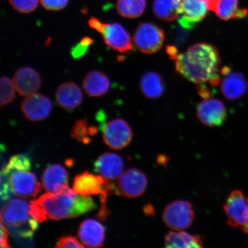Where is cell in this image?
Segmentation results:
<instances>
[{
    "label": "cell",
    "instance_id": "cell-1",
    "mask_svg": "<svg viewBox=\"0 0 248 248\" xmlns=\"http://www.w3.org/2000/svg\"><path fill=\"white\" fill-rule=\"evenodd\" d=\"M94 201L89 197L78 194L69 186L57 193L43 194L30 201V214L36 221L75 218L95 209Z\"/></svg>",
    "mask_w": 248,
    "mask_h": 248
},
{
    "label": "cell",
    "instance_id": "cell-2",
    "mask_svg": "<svg viewBox=\"0 0 248 248\" xmlns=\"http://www.w3.org/2000/svg\"><path fill=\"white\" fill-rule=\"evenodd\" d=\"M175 69L185 78L195 83L209 82L216 86L221 59L218 49L210 43H197L175 59Z\"/></svg>",
    "mask_w": 248,
    "mask_h": 248
},
{
    "label": "cell",
    "instance_id": "cell-3",
    "mask_svg": "<svg viewBox=\"0 0 248 248\" xmlns=\"http://www.w3.org/2000/svg\"><path fill=\"white\" fill-rule=\"evenodd\" d=\"M30 204L13 199L5 203L1 209V223L15 236L31 239L38 228V222L30 214Z\"/></svg>",
    "mask_w": 248,
    "mask_h": 248
},
{
    "label": "cell",
    "instance_id": "cell-4",
    "mask_svg": "<svg viewBox=\"0 0 248 248\" xmlns=\"http://www.w3.org/2000/svg\"><path fill=\"white\" fill-rule=\"evenodd\" d=\"M1 177L8 183L12 194L21 198L36 197L42 191L41 184L30 170H15L1 172Z\"/></svg>",
    "mask_w": 248,
    "mask_h": 248
},
{
    "label": "cell",
    "instance_id": "cell-5",
    "mask_svg": "<svg viewBox=\"0 0 248 248\" xmlns=\"http://www.w3.org/2000/svg\"><path fill=\"white\" fill-rule=\"evenodd\" d=\"M165 39L164 31L155 24L145 22L139 25L133 35V42L142 53H155L162 47Z\"/></svg>",
    "mask_w": 248,
    "mask_h": 248
},
{
    "label": "cell",
    "instance_id": "cell-6",
    "mask_svg": "<svg viewBox=\"0 0 248 248\" xmlns=\"http://www.w3.org/2000/svg\"><path fill=\"white\" fill-rule=\"evenodd\" d=\"M194 218V211L190 202L176 201L167 206L163 213L166 225L174 231H183L191 225Z\"/></svg>",
    "mask_w": 248,
    "mask_h": 248
},
{
    "label": "cell",
    "instance_id": "cell-7",
    "mask_svg": "<svg viewBox=\"0 0 248 248\" xmlns=\"http://www.w3.org/2000/svg\"><path fill=\"white\" fill-rule=\"evenodd\" d=\"M102 137L108 146L119 150L128 146L131 142L133 132L125 120L114 119L102 125Z\"/></svg>",
    "mask_w": 248,
    "mask_h": 248
},
{
    "label": "cell",
    "instance_id": "cell-8",
    "mask_svg": "<svg viewBox=\"0 0 248 248\" xmlns=\"http://www.w3.org/2000/svg\"><path fill=\"white\" fill-rule=\"evenodd\" d=\"M228 225L241 229L246 225L248 215V200L239 190L232 191L224 206Z\"/></svg>",
    "mask_w": 248,
    "mask_h": 248
},
{
    "label": "cell",
    "instance_id": "cell-9",
    "mask_svg": "<svg viewBox=\"0 0 248 248\" xmlns=\"http://www.w3.org/2000/svg\"><path fill=\"white\" fill-rule=\"evenodd\" d=\"M211 7L212 0H182L179 23L185 29H192L206 17Z\"/></svg>",
    "mask_w": 248,
    "mask_h": 248
},
{
    "label": "cell",
    "instance_id": "cell-10",
    "mask_svg": "<svg viewBox=\"0 0 248 248\" xmlns=\"http://www.w3.org/2000/svg\"><path fill=\"white\" fill-rule=\"evenodd\" d=\"M147 185V176L141 170L135 168L129 169L120 176L118 193L126 198H138L144 194Z\"/></svg>",
    "mask_w": 248,
    "mask_h": 248
},
{
    "label": "cell",
    "instance_id": "cell-11",
    "mask_svg": "<svg viewBox=\"0 0 248 248\" xmlns=\"http://www.w3.org/2000/svg\"><path fill=\"white\" fill-rule=\"evenodd\" d=\"M198 119L209 127L220 126L224 123L227 111L221 101L215 98H207L198 104L197 108Z\"/></svg>",
    "mask_w": 248,
    "mask_h": 248
},
{
    "label": "cell",
    "instance_id": "cell-12",
    "mask_svg": "<svg viewBox=\"0 0 248 248\" xmlns=\"http://www.w3.org/2000/svg\"><path fill=\"white\" fill-rule=\"evenodd\" d=\"M101 34L105 44L113 50L121 53L132 51L131 36L122 24L118 23H104Z\"/></svg>",
    "mask_w": 248,
    "mask_h": 248
},
{
    "label": "cell",
    "instance_id": "cell-13",
    "mask_svg": "<svg viewBox=\"0 0 248 248\" xmlns=\"http://www.w3.org/2000/svg\"><path fill=\"white\" fill-rule=\"evenodd\" d=\"M52 108V102L46 96L35 93L27 96L21 105L25 117L32 122H38L47 118Z\"/></svg>",
    "mask_w": 248,
    "mask_h": 248
},
{
    "label": "cell",
    "instance_id": "cell-14",
    "mask_svg": "<svg viewBox=\"0 0 248 248\" xmlns=\"http://www.w3.org/2000/svg\"><path fill=\"white\" fill-rule=\"evenodd\" d=\"M220 72L224 76L221 82V91L228 100H237L247 92L248 82L243 74L232 72L230 68L226 66L222 68Z\"/></svg>",
    "mask_w": 248,
    "mask_h": 248
},
{
    "label": "cell",
    "instance_id": "cell-15",
    "mask_svg": "<svg viewBox=\"0 0 248 248\" xmlns=\"http://www.w3.org/2000/svg\"><path fill=\"white\" fill-rule=\"evenodd\" d=\"M13 82L17 92L27 97L35 94L41 86V78L37 71L29 67L20 68L14 74Z\"/></svg>",
    "mask_w": 248,
    "mask_h": 248
},
{
    "label": "cell",
    "instance_id": "cell-16",
    "mask_svg": "<svg viewBox=\"0 0 248 248\" xmlns=\"http://www.w3.org/2000/svg\"><path fill=\"white\" fill-rule=\"evenodd\" d=\"M95 170L107 181L113 182L122 175L123 160L119 155L106 153L101 155L94 164Z\"/></svg>",
    "mask_w": 248,
    "mask_h": 248
},
{
    "label": "cell",
    "instance_id": "cell-17",
    "mask_svg": "<svg viewBox=\"0 0 248 248\" xmlns=\"http://www.w3.org/2000/svg\"><path fill=\"white\" fill-rule=\"evenodd\" d=\"M105 229L94 219H88L80 225L78 235L86 247L98 248L103 246Z\"/></svg>",
    "mask_w": 248,
    "mask_h": 248
},
{
    "label": "cell",
    "instance_id": "cell-18",
    "mask_svg": "<svg viewBox=\"0 0 248 248\" xmlns=\"http://www.w3.org/2000/svg\"><path fill=\"white\" fill-rule=\"evenodd\" d=\"M73 190L78 194L89 197L107 193L104 191V179L85 171L78 175L74 179Z\"/></svg>",
    "mask_w": 248,
    "mask_h": 248
},
{
    "label": "cell",
    "instance_id": "cell-19",
    "mask_svg": "<svg viewBox=\"0 0 248 248\" xmlns=\"http://www.w3.org/2000/svg\"><path fill=\"white\" fill-rule=\"evenodd\" d=\"M55 97L60 107L67 110L75 109L83 100L81 90L74 82L62 83L56 92Z\"/></svg>",
    "mask_w": 248,
    "mask_h": 248
},
{
    "label": "cell",
    "instance_id": "cell-20",
    "mask_svg": "<svg viewBox=\"0 0 248 248\" xmlns=\"http://www.w3.org/2000/svg\"><path fill=\"white\" fill-rule=\"evenodd\" d=\"M82 85L87 94L93 97H99L109 91L110 81L104 73L93 70L86 74Z\"/></svg>",
    "mask_w": 248,
    "mask_h": 248
},
{
    "label": "cell",
    "instance_id": "cell-21",
    "mask_svg": "<svg viewBox=\"0 0 248 248\" xmlns=\"http://www.w3.org/2000/svg\"><path fill=\"white\" fill-rule=\"evenodd\" d=\"M69 174L66 169L59 164L49 166L43 172L42 185L45 190L56 193L62 187L68 186Z\"/></svg>",
    "mask_w": 248,
    "mask_h": 248
},
{
    "label": "cell",
    "instance_id": "cell-22",
    "mask_svg": "<svg viewBox=\"0 0 248 248\" xmlns=\"http://www.w3.org/2000/svg\"><path fill=\"white\" fill-rule=\"evenodd\" d=\"M211 10L225 21L244 18L248 14V9L238 7V0H212Z\"/></svg>",
    "mask_w": 248,
    "mask_h": 248
},
{
    "label": "cell",
    "instance_id": "cell-23",
    "mask_svg": "<svg viewBox=\"0 0 248 248\" xmlns=\"http://www.w3.org/2000/svg\"><path fill=\"white\" fill-rule=\"evenodd\" d=\"M164 244L166 248H198L203 247V241L197 235H192L182 231L170 232L166 235Z\"/></svg>",
    "mask_w": 248,
    "mask_h": 248
},
{
    "label": "cell",
    "instance_id": "cell-24",
    "mask_svg": "<svg viewBox=\"0 0 248 248\" xmlns=\"http://www.w3.org/2000/svg\"><path fill=\"white\" fill-rule=\"evenodd\" d=\"M140 86L145 97L153 100L160 97L165 91L163 78L154 71L145 73L142 77Z\"/></svg>",
    "mask_w": 248,
    "mask_h": 248
},
{
    "label": "cell",
    "instance_id": "cell-25",
    "mask_svg": "<svg viewBox=\"0 0 248 248\" xmlns=\"http://www.w3.org/2000/svg\"><path fill=\"white\" fill-rule=\"evenodd\" d=\"M182 0H154L153 11L155 16L164 21H173L181 15Z\"/></svg>",
    "mask_w": 248,
    "mask_h": 248
},
{
    "label": "cell",
    "instance_id": "cell-26",
    "mask_svg": "<svg viewBox=\"0 0 248 248\" xmlns=\"http://www.w3.org/2000/svg\"><path fill=\"white\" fill-rule=\"evenodd\" d=\"M146 4V0H117L116 8L122 16L135 18L144 13Z\"/></svg>",
    "mask_w": 248,
    "mask_h": 248
},
{
    "label": "cell",
    "instance_id": "cell-27",
    "mask_svg": "<svg viewBox=\"0 0 248 248\" xmlns=\"http://www.w3.org/2000/svg\"><path fill=\"white\" fill-rule=\"evenodd\" d=\"M97 133L95 126H89L86 118L77 120L71 130V137L83 144H88L91 141V137Z\"/></svg>",
    "mask_w": 248,
    "mask_h": 248
},
{
    "label": "cell",
    "instance_id": "cell-28",
    "mask_svg": "<svg viewBox=\"0 0 248 248\" xmlns=\"http://www.w3.org/2000/svg\"><path fill=\"white\" fill-rule=\"evenodd\" d=\"M0 85H1L0 106L4 107L15 100V92L16 90L14 82L7 77H1Z\"/></svg>",
    "mask_w": 248,
    "mask_h": 248
},
{
    "label": "cell",
    "instance_id": "cell-29",
    "mask_svg": "<svg viewBox=\"0 0 248 248\" xmlns=\"http://www.w3.org/2000/svg\"><path fill=\"white\" fill-rule=\"evenodd\" d=\"M30 158L26 155L19 154L12 156L8 163L1 170V172H7L15 170H30L31 168Z\"/></svg>",
    "mask_w": 248,
    "mask_h": 248
},
{
    "label": "cell",
    "instance_id": "cell-30",
    "mask_svg": "<svg viewBox=\"0 0 248 248\" xmlns=\"http://www.w3.org/2000/svg\"><path fill=\"white\" fill-rule=\"evenodd\" d=\"M40 0H9L11 5L20 13L29 14L38 7Z\"/></svg>",
    "mask_w": 248,
    "mask_h": 248
},
{
    "label": "cell",
    "instance_id": "cell-31",
    "mask_svg": "<svg viewBox=\"0 0 248 248\" xmlns=\"http://www.w3.org/2000/svg\"><path fill=\"white\" fill-rule=\"evenodd\" d=\"M40 1L46 10L57 11L66 7L69 0H40Z\"/></svg>",
    "mask_w": 248,
    "mask_h": 248
},
{
    "label": "cell",
    "instance_id": "cell-32",
    "mask_svg": "<svg viewBox=\"0 0 248 248\" xmlns=\"http://www.w3.org/2000/svg\"><path fill=\"white\" fill-rule=\"evenodd\" d=\"M84 245H82L73 236H64L58 240L55 248H84Z\"/></svg>",
    "mask_w": 248,
    "mask_h": 248
},
{
    "label": "cell",
    "instance_id": "cell-33",
    "mask_svg": "<svg viewBox=\"0 0 248 248\" xmlns=\"http://www.w3.org/2000/svg\"><path fill=\"white\" fill-rule=\"evenodd\" d=\"M89 46H86L80 41L76 45L74 46L71 49V55L74 59L80 58L85 55L88 52Z\"/></svg>",
    "mask_w": 248,
    "mask_h": 248
},
{
    "label": "cell",
    "instance_id": "cell-34",
    "mask_svg": "<svg viewBox=\"0 0 248 248\" xmlns=\"http://www.w3.org/2000/svg\"><path fill=\"white\" fill-rule=\"evenodd\" d=\"M197 92L201 97L204 99H207L212 97L213 93L212 91H211V89L205 84V83H198Z\"/></svg>",
    "mask_w": 248,
    "mask_h": 248
},
{
    "label": "cell",
    "instance_id": "cell-35",
    "mask_svg": "<svg viewBox=\"0 0 248 248\" xmlns=\"http://www.w3.org/2000/svg\"><path fill=\"white\" fill-rule=\"evenodd\" d=\"M90 27L101 33L104 29V23L96 17H91L88 21Z\"/></svg>",
    "mask_w": 248,
    "mask_h": 248
},
{
    "label": "cell",
    "instance_id": "cell-36",
    "mask_svg": "<svg viewBox=\"0 0 248 248\" xmlns=\"http://www.w3.org/2000/svg\"><path fill=\"white\" fill-rule=\"evenodd\" d=\"M8 234L7 229L1 223V242L0 247L1 248H9L8 245Z\"/></svg>",
    "mask_w": 248,
    "mask_h": 248
},
{
    "label": "cell",
    "instance_id": "cell-37",
    "mask_svg": "<svg viewBox=\"0 0 248 248\" xmlns=\"http://www.w3.org/2000/svg\"><path fill=\"white\" fill-rule=\"evenodd\" d=\"M167 52L168 53L169 55L170 56V59L173 60H174L178 55V50L174 46H167Z\"/></svg>",
    "mask_w": 248,
    "mask_h": 248
},
{
    "label": "cell",
    "instance_id": "cell-38",
    "mask_svg": "<svg viewBox=\"0 0 248 248\" xmlns=\"http://www.w3.org/2000/svg\"><path fill=\"white\" fill-rule=\"evenodd\" d=\"M143 211L145 215L148 216H153L155 213L154 207L150 204L144 207Z\"/></svg>",
    "mask_w": 248,
    "mask_h": 248
},
{
    "label": "cell",
    "instance_id": "cell-39",
    "mask_svg": "<svg viewBox=\"0 0 248 248\" xmlns=\"http://www.w3.org/2000/svg\"><path fill=\"white\" fill-rule=\"evenodd\" d=\"M168 157L165 156V155H160L157 157V163L162 165V164H166L168 162Z\"/></svg>",
    "mask_w": 248,
    "mask_h": 248
},
{
    "label": "cell",
    "instance_id": "cell-40",
    "mask_svg": "<svg viewBox=\"0 0 248 248\" xmlns=\"http://www.w3.org/2000/svg\"><path fill=\"white\" fill-rule=\"evenodd\" d=\"M241 230L243 231L245 233L248 234V215L246 224L244 226L243 228H241Z\"/></svg>",
    "mask_w": 248,
    "mask_h": 248
}]
</instances>
